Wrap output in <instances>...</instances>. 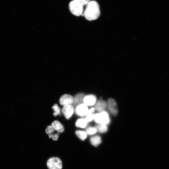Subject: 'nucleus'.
<instances>
[{"label": "nucleus", "mask_w": 169, "mask_h": 169, "mask_svg": "<svg viewBox=\"0 0 169 169\" xmlns=\"http://www.w3.org/2000/svg\"><path fill=\"white\" fill-rule=\"evenodd\" d=\"M47 165L49 169H61L62 167L61 160L57 157L49 158L47 161Z\"/></svg>", "instance_id": "obj_4"}, {"label": "nucleus", "mask_w": 169, "mask_h": 169, "mask_svg": "<svg viewBox=\"0 0 169 169\" xmlns=\"http://www.w3.org/2000/svg\"><path fill=\"white\" fill-rule=\"evenodd\" d=\"M52 108L54 111V112L53 113L54 115L56 116L57 115H60V109L57 104L54 105L52 107Z\"/></svg>", "instance_id": "obj_18"}, {"label": "nucleus", "mask_w": 169, "mask_h": 169, "mask_svg": "<svg viewBox=\"0 0 169 169\" xmlns=\"http://www.w3.org/2000/svg\"><path fill=\"white\" fill-rule=\"evenodd\" d=\"M54 131V130L51 125L48 126L45 130L47 134H51Z\"/></svg>", "instance_id": "obj_20"}, {"label": "nucleus", "mask_w": 169, "mask_h": 169, "mask_svg": "<svg viewBox=\"0 0 169 169\" xmlns=\"http://www.w3.org/2000/svg\"><path fill=\"white\" fill-rule=\"evenodd\" d=\"M74 98L69 94H64L62 95L59 100L60 104L63 105H71L73 103Z\"/></svg>", "instance_id": "obj_6"}, {"label": "nucleus", "mask_w": 169, "mask_h": 169, "mask_svg": "<svg viewBox=\"0 0 169 169\" xmlns=\"http://www.w3.org/2000/svg\"><path fill=\"white\" fill-rule=\"evenodd\" d=\"M97 131L96 127H90L87 128L86 130L87 135H91L95 134Z\"/></svg>", "instance_id": "obj_17"}, {"label": "nucleus", "mask_w": 169, "mask_h": 169, "mask_svg": "<svg viewBox=\"0 0 169 169\" xmlns=\"http://www.w3.org/2000/svg\"><path fill=\"white\" fill-rule=\"evenodd\" d=\"M74 0L75 1L78 2L83 6L85 5H87L90 2V0Z\"/></svg>", "instance_id": "obj_21"}, {"label": "nucleus", "mask_w": 169, "mask_h": 169, "mask_svg": "<svg viewBox=\"0 0 169 169\" xmlns=\"http://www.w3.org/2000/svg\"><path fill=\"white\" fill-rule=\"evenodd\" d=\"M51 126L54 130L59 132H62L64 131V128L61 123L58 120H55L52 122Z\"/></svg>", "instance_id": "obj_12"}, {"label": "nucleus", "mask_w": 169, "mask_h": 169, "mask_svg": "<svg viewBox=\"0 0 169 169\" xmlns=\"http://www.w3.org/2000/svg\"><path fill=\"white\" fill-rule=\"evenodd\" d=\"M69 10L71 13L76 16H79L82 14L83 6L78 2L73 0L69 5Z\"/></svg>", "instance_id": "obj_3"}, {"label": "nucleus", "mask_w": 169, "mask_h": 169, "mask_svg": "<svg viewBox=\"0 0 169 169\" xmlns=\"http://www.w3.org/2000/svg\"><path fill=\"white\" fill-rule=\"evenodd\" d=\"M88 110L87 106L84 104H81L78 105L75 109V112L79 115H86Z\"/></svg>", "instance_id": "obj_8"}, {"label": "nucleus", "mask_w": 169, "mask_h": 169, "mask_svg": "<svg viewBox=\"0 0 169 169\" xmlns=\"http://www.w3.org/2000/svg\"><path fill=\"white\" fill-rule=\"evenodd\" d=\"M59 133L57 134H50L49 135V138H52L53 140L56 141L58 140V135Z\"/></svg>", "instance_id": "obj_22"}, {"label": "nucleus", "mask_w": 169, "mask_h": 169, "mask_svg": "<svg viewBox=\"0 0 169 169\" xmlns=\"http://www.w3.org/2000/svg\"><path fill=\"white\" fill-rule=\"evenodd\" d=\"M85 96L84 94L82 93H80L77 94L74 98V104L75 105H79L82 104L83 102V100Z\"/></svg>", "instance_id": "obj_11"}, {"label": "nucleus", "mask_w": 169, "mask_h": 169, "mask_svg": "<svg viewBox=\"0 0 169 169\" xmlns=\"http://www.w3.org/2000/svg\"><path fill=\"white\" fill-rule=\"evenodd\" d=\"M95 110L94 108L92 107V108H91L89 110H88V112L86 115H88V114H94V111Z\"/></svg>", "instance_id": "obj_23"}, {"label": "nucleus", "mask_w": 169, "mask_h": 169, "mask_svg": "<svg viewBox=\"0 0 169 169\" xmlns=\"http://www.w3.org/2000/svg\"><path fill=\"white\" fill-rule=\"evenodd\" d=\"M91 143L93 146H96L101 142V137L99 135H95L91 137L90 139Z\"/></svg>", "instance_id": "obj_13"}, {"label": "nucleus", "mask_w": 169, "mask_h": 169, "mask_svg": "<svg viewBox=\"0 0 169 169\" xmlns=\"http://www.w3.org/2000/svg\"><path fill=\"white\" fill-rule=\"evenodd\" d=\"M100 11L98 3L95 1H90L87 5L83 15L89 21L95 20L100 16Z\"/></svg>", "instance_id": "obj_1"}, {"label": "nucleus", "mask_w": 169, "mask_h": 169, "mask_svg": "<svg viewBox=\"0 0 169 169\" xmlns=\"http://www.w3.org/2000/svg\"><path fill=\"white\" fill-rule=\"evenodd\" d=\"M95 127L97 131L100 133H105L108 130L107 125L104 124H98Z\"/></svg>", "instance_id": "obj_14"}, {"label": "nucleus", "mask_w": 169, "mask_h": 169, "mask_svg": "<svg viewBox=\"0 0 169 169\" xmlns=\"http://www.w3.org/2000/svg\"><path fill=\"white\" fill-rule=\"evenodd\" d=\"M95 104V110L100 112L104 111L107 107L106 102L103 100H98Z\"/></svg>", "instance_id": "obj_10"}, {"label": "nucleus", "mask_w": 169, "mask_h": 169, "mask_svg": "<svg viewBox=\"0 0 169 169\" xmlns=\"http://www.w3.org/2000/svg\"><path fill=\"white\" fill-rule=\"evenodd\" d=\"M107 103V107L110 113L114 116L117 115L118 112V108L116 102L113 98H110Z\"/></svg>", "instance_id": "obj_5"}, {"label": "nucleus", "mask_w": 169, "mask_h": 169, "mask_svg": "<svg viewBox=\"0 0 169 169\" xmlns=\"http://www.w3.org/2000/svg\"><path fill=\"white\" fill-rule=\"evenodd\" d=\"M94 119L98 124L102 123L107 125L110 122L109 115L105 111L94 115Z\"/></svg>", "instance_id": "obj_2"}, {"label": "nucleus", "mask_w": 169, "mask_h": 169, "mask_svg": "<svg viewBox=\"0 0 169 169\" xmlns=\"http://www.w3.org/2000/svg\"><path fill=\"white\" fill-rule=\"evenodd\" d=\"M94 114H88L86 115L85 119L87 122L91 121L94 119Z\"/></svg>", "instance_id": "obj_19"}, {"label": "nucleus", "mask_w": 169, "mask_h": 169, "mask_svg": "<svg viewBox=\"0 0 169 169\" xmlns=\"http://www.w3.org/2000/svg\"><path fill=\"white\" fill-rule=\"evenodd\" d=\"M74 111V107L71 105H64L62 109V112L66 119H69L71 116Z\"/></svg>", "instance_id": "obj_7"}, {"label": "nucleus", "mask_w": 169, "mask_h": 169, "mask_svg": "<svg viewBox=\"0 0 169 169\" xmlns=\"http://www.w3.org/2000/svg\"><path fill=\"white\" fill-rule=\"evenodd\" d=\"M96 101V98L95 95H90L84 96L83 102L87 106H92L95 104Z\"/></svg>", "instance_id": "obj_9"}, {"label": "nucleus", "mask_w": 169, "mask_h": 169, "mask_svg": "<svg viewBox=\"0 0 169 169\" xmlns=\"http://www.w3.org/2000/svg\"><path fill=\"white\" fill-rule=\"evenodd\" d=\"M87 122L85 119H80L76 121L75 125L77 127L84 128L86 126Z\"/></svg>", "instance_id": "obj_16"}, {"label": "nucleus", "mask_w": 169, "mask_h": 169, "mask_svg": "<svg viewBox=\"0 0 169 169\" xmlns=\"http://www.w3.org/2000/svg\"><path fill=\"white\" fill-rule=\"evenodd\" d=\"M76 136L82 141H84L87 137V134L86 131L77 130L75 131Z\"/></svg>", "instance_id": "obj_15"}]
</instances>
